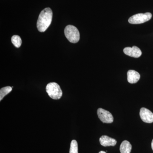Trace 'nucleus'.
<instances>
[{
    "instance_id": "12",
    "label": "nucleus",
    "mask_w": 153,
    "mask_h": 153,
    "mask_svg": "<svg viewBox=\"0 0 153 153\" xmlns=\"http://www.w3.org/2000/svg\"><path fill=\"white\" fill-rule=\"evenodd\" d=\"M11 41L14 46L17 48H19L21 47L22 44V40L20 36L15 35L12 37Z\"/></svg>"
},
{
    "instance_id": "15",
    "label": "nucleus",
    "mask_w": 153,
    "mask_h": 153,
    "mask_svg": "<svg viewBox=\"0 0 153 153\" xmlns=\"http://www.w3.org/2000/svg\"><path fill=\"white\" fill-rule=\"evenodd\" d=\"M99 153H106L105 152H104V151H100V152H99Z\"/></svg>"
},
{
    "instance_id": "2",
    "label": "nucleus",
    "mask_w": 153,
    "mask_h": 153,
    "mask_svg": "<svg viewBox=\"0 0 153 153\" xmlns=\"http://www.w3.org/2000/svg\"><path fill=\"white\" fill-rule=\"evenodd\" d=\"M46 89L49 96L54 100L60 99L63 94L60 85L56 82H51L48 83Z\"/></svg>"
},
{
    "instance_id": "4",
    "label": "nucleus",
    "mask_w": 153,
    "mask_h": 153,
    "mask_svg": "<svg viewBox=\"0 0 153 153\" xmlns=\"http://www.w3.org/2000/svg\"><path fill=\"white\" fill-rule=\"evenodd\" d=\"M152 18V14L150 13L137 14L131 17L128 19V22L134 25L143 24L149 21Z\"/></svg>"
},
{
    "instance_id": "8",
    "label": "nucleus",
    "mask_w": 153,
    "mask_h": 153,
    "mask_svg": "<svg viewBox=\"0 0 153 153\" xmlns=\"http://www.w3.org/2000/svg\"><path fill=\"white\" fill-rule=\"evenodd\" d=\"M100 142L102 146L104 147L114 146L117 144V141L114 139L106 135L102 136L100 138Z\"/></svg>"
},
{
    "instance_id": "1",
    "label": "nucleus",
    "mask_w": 153,
    "mask_h": 153,
    "mask_svg": "<svg viewBox=\"0 0 153 153\" xmlns=\"http://www.w3.org/2000/svg\"><path fill=\"white\" fill-rule=\"evenodd\" d=\"M53 13L50 8H46L41 11L37 22V27L39 32H44L52 22Z\"/></svg>"
},
{
    "instance_id": "14",
    "label": "nucleus",
    "mask_w": 153,
    "mask_h": 153,
    "mask_svg": "<svg viewBox=\"0 0 153 153\" xmlns=\"http://www.w3.org/2000/svg\"><path fill=\"white\" fill-rule=\"evenodd\" d=\"M152 150L153 151V139L152 140Z\"/></svg>"
},
{
    "instance_id": "6",
    "label": "nucleus",
    "mask_w": 153,
    "mask_h": 153,
    "mask_svg": "<svg viewBox=\"0 0 153 153\" xmlns=\"http://www.w3.org/2000/svg\"><path fill=\"white\" fill-rule=\"evenodd\" d=\"M140 115L144 122L149 123H153V113L147 108H142L140 110Z\"/></svg>"
},
{
    "instance_id": "3",
    "label": "nucleus",
    "mask_w": 153,
    "mask_h": 153,
    "mask_svg": "<svg viewBox=\"0 0 153 153\" xmlns=\"http://www.w3.org/2000/svg\"><path fill=\"white\" fill-rule=\"evenodd\" d=\"M64 34L69 42L76 43L79 41L80 35L78 29L72 25H68L64 30Z\"/></svg>"
},
{
    "instance_id": "11",
    "label": "nucleus",
    "mask_w": 153,
    "mask_h": 153,
    "mask_svg": "<svg viewBox=\"0 0 153 153\" xmlns=\"http://www.w3.org/2000/svg\"><path fill=\"white\" fill-rule=\"evenodd\" d=\"M13 88L10 86H6L1 88L0 90V101H1L3 98L12 91Z\"/></svg>"
},
{
    "instance_id": "9",
    "label": "nucleus",
    "mask_w": 153,
    "mask_h": 153,
    "mask_svg": "<svg viewBox=\"0 0 153 153\" xmlns=\"http://www.w3.org/2000/svg\"><path fill=\"white\" fill-rule=\"evenodd\" d=\"M140 77L138 72L133 70H130L127 72V79L129 83H135L139 80Z\"/></svg>"
},
{
    "instance_id": "5",
    "label": "nucleus",
    "mask_w": 153,
    "mask_h": 153,
    "mask_svg": "<svg viewBox=\"0 0 153 153\" xmlns=\"http://www.w3.org/2000/svg\"><path fill=\"white\" fill-rule=\"evenodd\" d=\"M97 114L99 118L103 123H111L114 121L112 114L108 111L102 108L97 109Z\"/></svg>"
},
{
    "instance_id": "10",
    "label": "nucleus",
    "mask_w": 153,
    "mask_h": 153,
    "mask_svg": "<svg viewBox=\"0 0 153 153\" xmlns=\"http://www.w3.org/2000/svg\"><path fill=\"white\" fill-rule=\"evenodd\" d=\"M131 149V145L127 140L123 141L121 144L120 148L121 153H130Z\"/></svg>"
},
{
    "instance_id": "13",
    "label": "nucleus",
    "mask_w": 153,
    "mask_h": 153,
    "mask_svg": "<svg viewBox=\"0 0 153 153\" xmlns=\"http://www.w3.org/2000/svg\"><path fill=\"white\" fill-rule=\"evenodd\" d=\"M69 153H78V144L75 140L71 141Z\"/></svg>"
},
{
    "instance_id": "7",
    "label": "nucleus",
    "mask_w": 153,
    "mask_h": 153,
    "mask_svg": "<svg viewBox=\"0 0 153 153\" xmlns=\"http://www.w3.org/2000/svg\"><path fill=\"white\" fill-rule=\"evenodd\" d=\"M123 52L126 55L135 58L139 57L142 55L141 51L136 46H133L132 47H126L124 49Z\"/></svg>"
}]
</instances>
